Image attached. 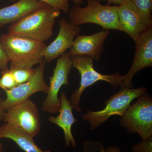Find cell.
<instances>
[{"label": "cell", "instance_id": "cell-27", "mask_svg": "<svg viewBox=\"0 0 152 152\" xmlns=\"http://www.w3.org/2000/svg\"><path fill=\"white\" fill-rule=\"evenodd\" d=\"M0 152H5L3 151V145L1 142H0Z\"/></svg>", "mask_w": 152, "mask_h": 152}, {"label": "cell", "instance_id": "cell-13", "mask_svg": "<svg viewBox=\"0 0 152 152\" xmlns=\"http://www.w3.org/2000/svg\"><path fill=\"white\" fill-rule=\"evenodd\" d=\"M58 34L54 40L46 47L42 52L44 60L50 63L65 53L72 46L75 37L80 31V26L69 23L65 18L59 21Z\"/></svg>", "mask_w": 152, "mask_h": 152}, {"label": "cell", "instance_id": "cell-17", "mask_svg": "<svg viewBox=\"0 0 152 152\" xmlns=\"http://www.w3.org/2000/svg\"><path fill=\"white\" fill-rule=\"evenodd\" d=\"M17 85L29 80L35 73V69H10Z\"/></svg>", "mask_w": 152, "mask_h": 152}, {"label": "cell", "instance_id": "cell-9", "mask_svg": "<svg viewBox=\"0 0 152 152\" xmlns=\"http://www.w3.org/2000/svg\"><path fill=\"white\" fill-rule=\"evenodd\" d=\"M72 66V58L67 53L64 54L57 60L53 70V75L50 77L47 97L43 102V112L53 114L58 113L61 106V99L58 97V95L64 85H69V77Z\"/></svg>", "mask_w": 152, "mask_h": 152}, {"label": "cell", "instance_id": "cell-28", "mask_svg": "<svg viewBox=\"0 0 152 152\" xmlns=\"http://www.w3.org/2000/svg\"></svg>", "mask_w": 152, "mask_h": 152}, {"label": "cell", "instance_id": "cell-14", "mask_svg": "<svg viewBox=\"0 0 152 152\" xmlns=\"http://www.w3.org/2000/svg\"><path fill=\"white\" fill-rule=\"evenodd\" d=\"M61 106L59 114L57 117L50 116L48 118L50 122L53 123L60 127L64 134L65 141L66 147L72 145L74 148L77 147V143L72 133V127L74 123L77 120L75 118L73 114V109L70 101L68 100L65 92L61 95Z\"/></svg>", "mask_w": 152, "mask_h": 152}, {"label": "cell", "instance_id": "cell-25", "mask_svg": "<svg viewBox=\"0 0 152 152\" xmlns=\"http://www.w3.org/2000/svg\"><path fill=\"white\" fill-rule=\"evenodd\" d=\"M2 99H1V98L0 97V102L2 101ZM5 115V112L0 107V122L1 121H4V118Z\"/></svg>", "mask_w": 152, "mask_h": 152}, {"label": "cell", "instance_id": "cell-16", "mask_svg": "<svg viewBox=\"0 0 152 152\" xmlns=\"http://www.w3.org/2000/svg\"><path fill=\"white\" fill-rule=\"evenodd\" d=\"M3 138L13 141L25 152H50L43 151L36 145L33 138L16 129L7 123L0 126V139Z\"/></svg>", "mask_w": 152, "mask_h": 152}, {"label": "cell", "instance_id": "cell-8", "mask_svg": "<svg viewBox=\"0 0 152 152\" xmlns=\"http://www.w3.org/2000/svg\"><path fill=\"white\" fill-rule=\"evenodd\" d=\"M46 61L43 60L35 69V73L29 80L17 85L15 87L5 91V99L0 102V107L4 112L11 107L29 99L32 95L38 92L47 94L49 86L44 78V72Z\"/></svg>", "mask_w": 152, "mask_h": 152}, {"label": "cell", "instance_id": "cell-23", "mask_svg": "<svg viewBox=\"0 0 152 152\" xmlns=\"http://www.w3.org/2000/svg\"><path fill=\"white\" fill-rule=\"evenodd\" d=\"M96 1H106L108 2L109 4H118L119 5L123 4L125 2L126 0H96Z\"/></svg>", "mask_w": 152, "mask_h": 152}, {"label": "cell", "instance_id": "cell-18", "mask_svg": "<svg viewBox=\"0 0 152 152\" xmlns=\"http://www.w3.org/2000/svg\"><path fill=\"white\" fill-rule=\"evenodd\" d=\"M17 86L16 82L10 69L0 71V88L5 91Z\"/></svg>", "mask_w": 152, "mask_h": 152}, {"label": "cell", "instance_id": "cell-26", "mask_svg": "<svg viewBox=\"0 0 152 152\" xmlns=\"http://www.w3.org/2000/svg\"><path fill=\"white\" fill-rule=\"evenodd\" d=\"M75 6H79L83 2V0H73Z\"/></svg>", "mask_w": 152, "mask_h": 152}, {"label": "cell", "instance_id": "cell-10", "mask_svg": "<svg viewBox=\"0 0 152 152\" xmlns=\"http://www.w3.org/2000/svg\"><path fill=\"white\" fill-rule=\"evenodd\" d=\"M118 16L121 30L135 42L140 35L152 27V16L140 10L131 0L118 6Z\"/></svg>", "mask_w": 152, "mask_h": 152}, {"label": "cell", "instance_id": "cell-24", "mask_svg": "<svg viewBox=\"0 0 152 152\" xmlns=\"http://www.w3.org/2000/svg\"><path fill=\"white\" fill-rule=\"evenodd\" d=\"M103 152H121L120 149L116 146L111 147L105 151H102Z\"/></svg>", "mask_w": 152, "mask_h": 152}, {"label": "cell", "instance_id": "cell-11", "mask_svg": "<svg viewBox=\"0 0 152 152\" xmlns=\"http://www.w3.org/2000/svg\"><path fill=\"white\" fill-rule=\"evenodd\" d=\"M135 43L136 51L132 64L124 75V82L121 88L132 87V82L135 75L142 69L152 66V27L140 35Z\"/></svg>", "mask_w": 152, "mask_h": 152}, {"label": "cell", "instance_id": "cell-2", "mask_svg": "<svg viewBox=\"0 0 152 152\" xmlns=\"http://www.w3.org/2000/svg\"><path fill=\"white\" fill-rule=\"evenodd\" d=\"M0 44L10 61V69H32L44 59L42 52L47 47L44 42L29 38L3 34Z\"/></svg>", "mask_w": 152, "mask_h": 152}, {"label": "cell", "instance_id": "cell-5", "mask_svg": "<svg viewBox=\"0 0 152 152\" xmlns=\"http://www.w3.org/2000/svg\"><path fill=\"white\" fill-rule=\"evenodd\" d=\"M147 88H121L119 91L111 96L106 102V107L98 111L88 110L83 115V118L91 124V129H95L114 115L123 117L129 107L131 103L136 98L146 94Z\"/></svg>", "mask_w": 152, "mask_h": 152}, {"label": "cell", "instance_id": "cell-22", "mask_svg": "<svg viewBox=\"0 0 152 152\" xmlns=\"http://www.w3.org/2000/svg\"><path fill=\"white\" fill-rule=\"evenodd\" d=\"M9 62V58L0 44V71L5 70L9 69L8 64Z\"/></svg>", "mask_w": 152, "mask_h": 152}, {"label": "cell", "instance_id": "cell-6", "mask_svg": "<svg viewBox=\"0 0 152 152\" xmlns=\"http://www.w3.org/2000/svg\"><path fill=\"white\" fill-rule=\"evenodd\" d=\"M138 98L128 108L120 122L130 134L138 133L145 141L152 136V99L151 95L145 94Z\"/></svg>", "mask_w": 152, "mask_h": 152}, {"label": "cell", "instance_id": "cell-20", "mask_svg": "<svg viewBox=\"0 0 152 152\" xmlns=\"http://www.w3.org/2000/svg\"><path fill=\"white\" fill-rule=\"evenodd\" d=\"M144 13L152 16V0H131Z\"/></svg>", "mask_w": 152, "mask_h": 152}, {"label": "cell", "instance_id": "cell-1", "mask_svg": "<svg viewBox=\"0 0 152 152\" xmlns=\"http://www.w3.org/2000/svg\"><path fill=\"white\" fill-rule=\"evenodd\" d=\"M61 13L47 5L12 24L8 34L45 42L53 35L54 26Z\"/></svg>", "mask_w": 152, "mask_h": 152}, {"label": "cell", "instance_id": "cell-7", "mask_svg": "<svg viewBox=\"0 0 152 152\" xmlns=\"http://www.w3.org/2000/svg\"><path fill=\"white\" fill-rule=\"evenodd\" d=\"M39 110L29 99L8 110L4 121L16 129L34 138L41 129Z\"/></svg>", "mask_w": 152, "mask_h": 152}, {"label": "cell", "instance_id": "cell-19", "mask_svg": "<svg viewBox=\"0 0 152 152\" xmlns=\"http://www.w3.org/2000/svg\"><path fill=\"white\" fill-rule=\"evenodd\" d=\"M14 1L16 0H9ZM46 3L57 10L62 11L65 14L69 13V2L70 0H37Z\"/></svg>", "mask_w": 152, "mask_h": 152}, {"label": "cell", "instance_id": "cell-4", "mask_svg": "<svg viewBox=\"0 0 152 152\" xmlns=\"http://www.w3.org/2000/svg\"><path fill=\"white\" fill-rule=\"evenodd\" d=\"M73 66L78 71L81 76V81L78 88L76 90L71 97L70 102L73 109L77 112L82 110L79 107L82 94L88 87L96 82L104 81L109 83L115 89L119 86L122 88L124 82V76L118 72L113 75H104L95 70L93 59L87 56H78L72 58Z\"/></svg>", "mask_w": 152, "mask_h": 152}, {"label": "cell", "instance_id": "cell-15", "mask_svg": "<svg viewBox=\"0 0 152 152\" xmlns=\"http://www.w3.org/2000/svg\"><path fill=\"white\" fill-rule=\"evenodd\" d=\"M47 5L37 0H19L12 5L0 9V28L13 23Z\"/></svg>", "mask_w": 152, "mask_h": 152}, {"label": "cell", "instance_id": "cell-3", "mask_svg": "<svg viewBox=\"0 0 152 152\" xmlns=\"http://www.w3.org/2000/svg\"><path fill=\"white\" fill-rule=\"evenodd\" d=\"M85 7L73 6L69 12L71 23L76 26L87 23L100 26L103 30L115 29L121 31L120 27L118 6L103 5L96 0H87Z\"/></svg>", "mask_w": 152, "mask_h": 152}, {"label": "cell", "instance_id": "cell-21", "mask_svg": "<svg viewBox=\"0 0 152 152\" xmlns=\"http://www.w3.org/2000/svg\"><path fill=\"white\" fill-rule=\"evenodd\" d=\"M152 136L133 147V152H152Z\"/></svg>", "mask_w": 152, "mask_h": 152}, {"label": "cell", "instance_id": "cell-12", "mask_svg": "<svg viewBox=\"0 0 152 152\" xmlns=\"http://www.w3.org/2000/svg\"><path fill=\"white\" fill-rule=\"evenodd\" d=\"M109 34V30H105L90 35H77L68 54L71 58L87 56L99 61L104 51L105 41Z\"/></svg>", "mask_w": 152, "mask_h": 152}]
</instances>
